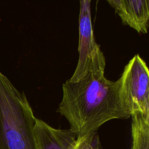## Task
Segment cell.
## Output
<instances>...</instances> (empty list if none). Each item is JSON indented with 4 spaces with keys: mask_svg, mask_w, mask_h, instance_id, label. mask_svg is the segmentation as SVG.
Returning a JSON list of instances; mask_svg holds the SVG:
<instances>
[{
    "mask_svg": "<svg viewBox=\"0 0 149 149\" xmlns=\"http://www.w3.org/2000/svg\"><path fill=\"white\" fill-rule=\"evenodd\" d=\"M119 80L121 97L127 113L130 116L141 113L149 117V70L138 54L125 65Z\"/></svg>",
    "mask_w": 149,
    "mask_h": 149,
    "instance_id": "cell-3",
    "label": "cell"
},
{
    "mask_svg": "<svg viewBox=\"0 0 149 149\" xmlns=\"http://www.w3.org/2000/svg\"><path fill=\"white\" fill-rule=\"evenodd\" d=\"M109 4L114 9L116 14L120 17L124 24L127 23V13L125 0H106Z\"/></svg>",
    "mask_w": 149,
    "mask_h": 149,
    "instance_id": "cell-9",
    "label": "cell"
},
{
    "mask_svg": "<svg viewBox=\"0 0 149 149\" xmlns=\"http://www.w3.org/2000/svg\"><path fill=\"white\" fill-rule=\"evenodd\" d=\"M127 13V25L138 33H146L149 20V0H125Z\"/></svg>",
    "mask_w": 149,
    "mask_h": 149,
    "instance_id": "cell-6",
    "label": "cell"
},
{
    "mask_svg": "<svg viewBox=\"0 0 149 149\" xmlns=\"http://www.w3.org/2000/svg\"><path fill=\"white\" fill-rule=\"evenodd\" d=\"M99 141L97 133L77 138L74 149H98Z\"/></svg>",
    "mask_w": 149,
    "mask_h": 149,
    "instance_id": "cell-8",
    "label": "cell"
},
{
    "mask_svg": "<svg viewBox=\"0 0 149 149\" xmlns=\"http://www.w3.org/2000/svg\"><path fill=\"white\" fill-rule=\"evenodd\" d=\"M34 132L37 149H74L77 142V135L70 129H56L37 118Z\"/></svg>",
    "mask_w": 149,
    "mask_h": 149,
    "instance_id": "cell-5",
    "label": "cell"
},
{
    "mask_svg": "<svg viewBox=\"0 0 149 149\" xmlns=\"http://www.w3.org/2000/svg\"><path fill=\"white\" fill-rule=\"evenodd\" d=\"M36 119L26 95L0 71V149H37Z\"/></svg>",
    "mask_w": 149,
    "mask_h": 149,
    "instance_id": "cell-2",
    "label": "cell"
},
{
    "mask_svg": "<svg viewBox=\"0 0 149 149\" xmlns=\"http://www.w3.org/2000/svg\"><path fill=\"white\" fill-rule=\"evenodd\" d=\"M132 117V149H149V117L134 113Z\"/></svg>",
    "mask_w": 149,
    "mask_h": 149,
    "instance_id": "cell-7",
    "label": "cell"
},
{
    "mask_svg": "<svg viewBox=\"0 0 149 149\" xmlns=\"http://www.w3.org/2000/svg\"><path fill=\"white\" fill-rule=\"evenodd\" d=\"M105 68L106 59L99 47L87 74L78 81L68 79L63 84L57 111L68 121L77 138L97 133L109 121L130 117L122 102L119 80L108 79Z\"/></svg>",
    "mask_w": 149,
    "mask_h": 149,
    "instance_id": "cell-1",
    "label": "cell"
},
{
    "mask_svg": "<svg viewBox=\"0 0 149 149\" xmlns=\"http://www.w3.org/2000/svg\"><path fill=\"white\" fill-rule=\"evenodd\" d=\"M92 0H79V58L77 67L70 81L82 78L90 68L96 50L100 47L95 42L91 14Z\"/></svg>",
    "mask_w": 149,
    "mask_h": 149,
    "instance_id": "cell-4",
    "label": "cell"
}]
</instances>
